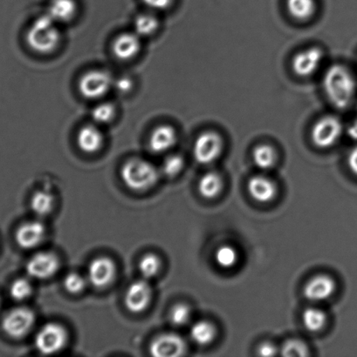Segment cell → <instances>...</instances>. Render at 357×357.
Segmentation results:
<instances>
[{
    "label": "cell",
    "mask_w": 357,
    "mask_h": 357,
    "mask_svg": "<svg viewBox=\"0 0 357 357\" xmlns=\"http://www.w3.org/2000/svg\"><path fill=\"white\" fill-rule=\"evenodd\" d=\"M323 87L328 100L338 109L352 103L356 92L355 77L344 66L334 65L325 73Z\"/></svg>",
    "instance_id": "1"
},
{
    "label": "cell",
    "mask_w": 357,
    "mask_h": 357,
    "mask_svg": "<svg viewBox=\"0 0 357 357\" xmlns=\"http://www.w3.org/2000/svg\"><path fill=\"white\" fill-rule=\"evenodd\" d=\"M61 41V31L58 23L48 14L37 17L28 28L27 42L28 47L38 54H48L58 47Z\"/></svg>",
    "instance_id": "2"
},
{
    "label": "cell",
    "mask_w": 357,
    "mask_h": 357,
    "mask_svg": "<svg viewBox=\"0 0 357 357\" xmlns=\"http://www.w3.org/2000/svg\"><path fill=\"white\" fill-rule=\"evenodd\" d=\"M121 177L132 190L145 191L156 185L159 174L148 160L132 159L122 167Z\"/></svg>",
    "instance_id": "3"
},
{
    "label": "cell",
    "mask_w": 357,
    "mask_h": 357,
    "mask_svg": "<svg viewBox=\"0 0 357 357\" xmlns=\"http://www.w3.org/2000/svg\"><path fill=\"white\" fill-rule=\"evenodd\" d=\"M114 85L110 73L103 70H92L84 73L78 83L80 94L87 100H99L104 97Z\"/></svg>",
    "instance_id": "4"
},
{
    "label": "cell",
    "mask_w": 357,
    "mask_h": 357,
    "mask_svg": "<svg viewBox=\"0 0 357 357\" xmlns=\"http://www.w3.org/2000/svg\"><path fill=\"white\" fill-rule=\"evenodd\" d=\"M68 342L65 328L58 324L44 325L35 337V347L43 355H54L61 351Z\"/></svg>",
    "instance_id": "5"
},
{
    "label": "cell",
    "mask_w": 357,
    "mask_h": 357,
    "mask_svg": "<svg viewBox=\"0 0 357 357\" xmlns=\"http://www.w3.org/2000/svg\"><path fill=\"white\" fill-rule=\"evenodd\" d=\"M342 124L338 118L325 116L314 124L311 138L319 149H330L337 143L342 134Z\"/></svg>",
    "instance_id": "6"
},
{
    "label": "cell",
    "mask_w": 357,
    "mask_h": 357,
    "mask_svg": "<svg viewBox=\"0 0 357 357\" xmlns=\"http://www.w3.org/2000/svg\"><path fill=\"white\" fill-rule=\"evenodd\" d=\"M223 151V139L215 132L208 131L198 135L194 146V158L203 165L214 162Z\"/></svg>",
    "instance_id": "7"
},
{
    "label": "cell",
    "mask_w": 357,
    "mask_h": 357,
    "mask_svg": "<svg viewBox=\"0 0 357 357\" xmlns=\"http://www.w3.org/2000/svg\"><path fill=\"white\" fill-rule=\"evenodd\" d=\"M35 321V316L27 307H16L10 310L2 321V328L12 338H21L29 333Z\"/></svg>",
    "instance_id": "8"
},
{
    "label": "cell",
    "mask_w": 357,
    "mask_h": 357,
    "mask_svg": "<svg viewBox=\"0 0 357 357\" xmlns=\"http://www.w3.org/2000/svg\"><path fill=\"white\" fill-rule=\"evenodd\" d=\"M59 268V259L51 252H40L30 258L27 264L28 275L35 279L52 278Z\"/></svg>",
    "instance_id": "9"
},
{
    "label": "cell",
    "mask_w": 357,
    "mask_h": 357,
    "mask_svg": "<svg viewBox=\"0 0 357 357\" xmlns=\"http://www.w3.org/2000/svg\"><path fill=\"white\" fill-rule=\"evenodd\" d=\"M152 298V290L146 280H139L129 287L125 295V305L132 313L138 314L149 307Z\"/></svg>",
    "instance_id": "10"
},
{
    "label": "cell",
    "mask_w": 357,
    "mask_h": 357,
    "mask_svg": "<svg viewBox=\"0 0 357 357\" xmlns=\"http://www.w3.org/2000/svg\"><path fill=\"white\" fill-rule=\"evenodd\" d=\"M187 351L184 339L176 334L159 335L150 344V354L155 357H177L183 356Z\"/></svg>",
    "instance_id": "11"
},
{
    "label": "cell",
    "mask_w": 357,
    "mask_h": 357,
    "mask_svg": "<svg viewBox=\"0 0 357 357\" xmlns=\"http://www.w3.org/2000/svg\"><path fill=\"white\" fill-rule=\"evenodd\" d=\"M117 273L114 261L108 257H98L90 262L87 278L91 284L97 288H105L110 284Z\"/></svg>",
    "instance_id": "12"
},
{
    "label": "cell",
    "mask_w": 357,
    "mask_h": 357,
    "mask_svg": "<svg viewBox=\"0 0 357 357\" xmlns=\"http://www.w3.org/2000/svg\"><path fill=\"white\" fill-rule=\"evenodd\" d=\"M323 52L320 48L311 47L299 52L293 59V70L300 77L314 75L323 61Z\"/></svg>",
    "instance_id": "13"
},
{
    "label": "cell",
    "mask_w": 357,
    "mask_h": 357,
    "mask_svg": "<svg viewBox=\"0 0 357 357\" xmlns=\"http://www.w3.org/2000/svg\"><path fill=\"white\" fill-rule=\"evenodd\" d=\"M141 38L135 31L118 35L112 44V52L115 58L124 61L134 59L141 50Z\"/></svg>",
    "instance_id": "14"
},
{
    "label": "cell",
    "mask_w": 357,
    "mask_h": 357,
    "mask_svg": "<svg viewBox=\"0 0 357 357\" xmlns=\"http://www.w3.org/2000/svg\"><path fill=\"white\" fill-rule=\"evenodd\" d=\"M335 289L334 280L330 276L320 275L314 276L304 286V296L311 302H321L333 295Z\"/></svg>",
    "instance_id": "15"
},
{
    "label": "cell",
    "mask_w": 357,
    "mask_h": 357,
    "mask_svg": "<svg viewBox=\"0 0 357 357\" xmlns=\"http://www.w3.org/2000/svg\"><path fill=\"white\" fill-rule=\"evenodd\" d=\"M177 142L176 130L169 125H161L156 128L150 135V149L155 153L170 151Z\"/></svg>",
    "instance_id": "16"
},
{
    "label": "cell",
    "mask_w": 357,
    "mask_h": 357,
    "mask_svg": "<svg viewBox=\"0 0 357 357\" xmlns=\"http://www.w3.org/2000/svg\"><path fill=\"white\" fill-rule=\"evenodd\" d=\"M45 229L40 222H29L23 224L16 232V241L19 246L24 250H31L43 241Z\"/></svg>",
    "instance_id": "17"
},
{
    "label": "cell",
    "mask_w": 357,
    "mask_h": 357,
    "mask_svg": "<svg viewBox=\"0 0 357 357\" xmlns=\"http://www.w3.org/2000/svg\"><path fill=\"white\" fill-rule=\"evenodd\" d=\"M103 135L97 125H86L77 135V145L86 153H94L103 145Z\"/></svg>",
    "instance_id": "18"
},
{
    "label": "cell",
    "mask_w": 357,
    "mask_h": 357,
    "mask_svg": "<svg viewBox=\"0 0 357 357\" xmlns=\"http://www.w3.org/2000/svg\"><path fill=\"white\" fill-rule=\"evenodd\" d=\"M247 189L252 197L261 203L271 202L277 192L274 182L261 176L251 178L248 181Z\"/></svg>",
    "instance_id": "19"
},
{
    "label": "cell",
    "mask_w": 357,
    "mask_h": 357,
    "mask_svg": "<svg viewBox=\"0 0 357 357\" xmlns=\"http://www.w3.org/2000/svg\"><path fill=\"white\" fill-rule=\"evenodd\" d=\"M76 13L75 0H51L47 14L59 24L69 22L75 17Z\"/></svg>",
    "instance_id": "20"
},
{
    "label": "cell",
    "mask_w": 357,
    "mask_h": 357,
    "mask_svg": "<svg viewBox=\"0 0 357 357\" xmlns=\"http://www.w3.org/2000/svg\"><path fill=\"white\" fill-rule=\"evenodd\" d=\"M191 340L198 345L211 344L216 337V328L207 321H198L192 325L190 331Z\"/></svg>",
    "instance_id": "21"
},
{
    "label": "cell",
    "mask_w": 357,
    "mask_h": 357,
    "mask_svg": "<svg viewBox=\"0 0 357 357\" xmlns=\"http://www.w3.org/2000/svg\"><path fill=\"white\" fill-rule=\"evenodd\" d=\"M286 8L290 15L297 20H309L316 12L314 0H286Z\"/></svg>",
    "instance_id": "22"
},
{
    "label": "cell",
    "mask_w": 357,
    "mask_h": 357,
    "mask_svg": "<svg viewBox=\"0 0 357 357\" xmlns=\"http://www.w3.org/2000/svg\"><path fill=\"white\" fill-rule=\"evenodd\" d=\"M222 185L221 177L218 174L207 173L199 181L198 191L203 197L212 199L221 191Z\"/></svg>",
    "instance_id": "23"
},
{
    "label": "cell",
    "mask_w": 357,
    "mask_h": 357,
    "mask_svg": "<svg viewBox=\"0 0 357 357\" xmlns=\"http://www.w3.org/2000/svg\"><path fill=\"white\" fill-rule=\"evenodd\" d=\"M159 27V21L152 13L139 14L134 21V31L141 38L152 36Z\"/></svg>",
    "instance_id": "24"
},
{
    "label": "cell",
    "mask_w": 357,
    "mask_h": 357,
    "mask_svg": "<svg viewBox=\"0 0 357 357\" xmlns=\"http://www.w3.org/2000/svg\"><path fill=\"white\" fill-rule=\"evenodd\" d=\"M276 158L275 150L269 145H258L254 149L253 160L255 165L262 170H268L274 167Z\"/></svg>",
    "instance_id": "25"
},
{
    "label": "cell",
    "mask_w": 357,
    "mask_h": 357,
    "mask_svg": "<svg viewBox=\"0 0 357 357\" xmlns=\"http://www.w3.org/2000/svg\"><path fill=\"white\" fill-rule=\"evenodd\" d=\"M326 314L317 307H307L303 313V323L307 331H319L326 324Z\"/></svg>",
    "instance_id": "26"
},
{
    "label": "cell",
    "mask_w": 357,
    "mask_h": 357,
    "mask_svg": "<svg viewBox=\"0 0 357 357\" xmlns=\"http://www.w3.org/2000/svg\"><path fill=\"white\" fill-rule=\"evenodd\" d=\"M54 199L52 195L45 192H37L31 199V211L38 216L49 215L54 208Z\"/></svg>",
    "instance_id": "27"
},
{
    "label": "cell",
    "mask_w": 357,
    "mask_h": 357,
    "mask_svg": "<svg viewBox=\"0 0 357 357\" xmlns=\"http://www.w3.org/2000/svg\"><path fill=\"white\" fill-rule=\"evenodd\" d=\"M161 261L157 255H145L139 262V271L145 279H152L159 274Z\"/></svg>",
    "instance_id": "28"
},
{
    "label": "cell",
    "mask_w": 357,
    "mask_h": 357,
    "mask_svg": "<svg viewBox=\"0 0 357 357\" xmlns=\"http://www.w3.org/2000/svg\"><path fill=\"white\" fill-rule=\"evenodd\" d=\"M115 115V107L113 104L103 102L93 108L91 117L96 125L110 123Z\"/></svg>",
    "instance_id": "29"
},
{
    "label": "cell",
    "mask_w": 357,
    "mask_h": 357,
    "mask_svg": "<svg viewBox=\"0 0 357 357\" xmlns=\"http://www.w3.org/2000/svg\"><path fill=\"white\" fill-rule=\"evenodd\" d=\"M215 260L220 268H233L238 261L237 252L233 247L225 245L216 251Z\"/></svg>",
    "instance_id": "30"
},
{
    "label": "cell",
    "mask_w": 357,
    "mask_h": 357,
    "mask_svg": "<svg viewBox=\"0 0 357 357\" xmlns=\"http://www.w3.org/2000/svg\"><path fill=\"white\" fill-rule=\"evenodd\" d=\"M33 293V286L27 279L20 278L13 282L10 288V295L16 301H24L29 298Z\"/></svg>",
    "instance_id": "31"
},
{
    "label": "cell",
    "mask_w": 357,
    "mask_h": 357,
    "mask_svg": "<svg viewBox=\"0 0 357 357\" xmlns=\"http://www.w3.org/2000/svg\"><path fill=\"white\" fill-rule=\"evenodd\" d=\"M191 310L187 304H177L170 310V320L175 326H184L191 321Z\"/></svg>",
    "instance_id": "32"
},
{
    "label": "cell",
    "mask_w": 357,
    "mask_h": 357,
    "mask_svg": "<svg viewBox=\"0 0 357 357\" xmlns=\"http://www.w3.org/2000/svg\"><path fill=\"white\" fill-rule=\"evenodd\" d=\"M184 166L183 157L180 155H173L167 157L163 163L162 170L168 177L177 176L181 173Z\"/></svg>",
    "instance_id": "33"
},
{
    "label": "cell",
    "mask_w": 357,
    "mask_h": 357,
    "mask_svg": "<svg viewBox=\"0 0 357 357\" xmlns=\"http://www.w3.org/2000/svg\"><path fill=\"white\" fill-rule=\"evenodd\" d=\"M281 353L283 356L286 357H304L309 354L307 348L304 342L299 340H289L282 345Z\"/></svg>",
    "instance_id": "34"
},
{
    "label": "cell",
    "mask_w": 357,
    "mask_h": 357,
    "mask_svg": "<svg viewBox=\"0 0 357 357\" xmlns=\"http://www.w3.org/2000/svg\"><path fill=\"white\" fill-rule=\"evenodd\" d=\"M64 286L66 291L71 294H79L85 289L86 280L78 273H69L64 279Z\"/></svg>",
    "instance_id": "35"
},
{
    "label": "cell",
    "mask_w": 357,
    "mask_h": 357,
    "mask_svg": "<svg viewBox=\"0 0 357 357\" xmlns=\"http://www.w3.org/2000/svg\"><path fill=\"white\" fill-rule=\"evenodd\" d=\"M115 89L119 93H129L133 89V80L131 77L122 76L117 80H114V85Z\"/></svg>",
    "instance_id": "36"
},
{
    "label": "cell",
    "mask_w": 357,
    "mask_h": 357,
    "mask_svg": "<svg viewBox=\"0 0 357 357\" xmlns=\"http://www.w3.org/2000/svg\"><path fill=\"white\" fill-rule=\"evenodd\" d=\"M143 3L152 10H166L169 8L173 0H143Z\"/></svg>",
    "instance_id": "37"
},
{
    "label": "cell",
    "mask_w": 357,
    "mask_h": 357,
    "mask_svg": "<svg viewBox=\"0 0 357 357\" xmlns=\"http://www.w3.org/2000/svg\"><path fill=\"white\" fill-rule=\"evenodd\" d=\"M257 353L260 356H275L277 355L278 349L271 342H263L258 346Z\"/></svg>",
    "instance_id": "38"
},
{
    "label": "cell",
    "mask_w": 357,
    "mask_h": 357,
    "mask_svg": "<svg viewBox=\"0 0 357 357\" xmlns=\"http://www.w3.org/2000/svg\"><path fill=\"white\" fill-rule=\"evenodd\" d=\"M348 164L349 169L357 176V146L349 153Z\"/></svg>",
    "instance_id": "39"
},
{
    "label": "cell",
    "mask_w": 357,
    "mask_h": 357,
    "mask_svg": "<svg viewBox=\"0 0 357 357\" xmlns=\"http://www.w3.org/2000/svg\"><path fill=\"white\" fill-rule=\"evenodd\" d=\"M349 137L354 141H357V120L352 122L347 128Z\"/></svg>",
    "instance_id": "40"
}]
</instances>
